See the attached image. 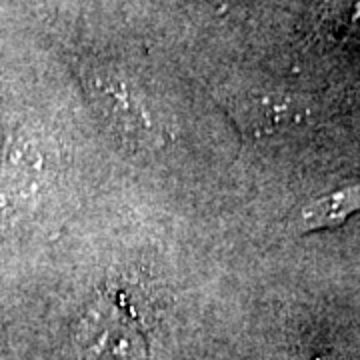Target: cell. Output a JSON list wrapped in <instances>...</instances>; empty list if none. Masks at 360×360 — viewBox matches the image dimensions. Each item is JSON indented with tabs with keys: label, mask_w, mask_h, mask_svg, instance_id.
I'll return each mask as SVG.
<instances>
[{
	"label": "cell",
	"mask_w": 360,
	"mask_h": 360,
	"mask_svg": "<svg viewBox=\"0 0 360 360\" xmlns=\"http://www.w3.org/2000/svg\"><path fill=\"white\" fill-rule=\"evenodd\" d=\"M82 78L89 89L90 98L98 106L104 118L112 124V129L120 132L122 139L136 144L153 142L156 130L150 122L148 110L134 94L129 80L104 66L86 68Z\"/></svg>",
	"instance_id": "cell-1"
},
{
	"label": "cell",
	"mask_w": 360,
	"mask_h": 360,
	"mask_svg": "<svg viewBox=\"0 0 360 360\" xmlns=\"http://www.w3.org/2000/svg\"><path fill=\"white\" fill-rule=\"evenodd\" d=\"M229 108L240 127L255 134L286 129L304 112L295 96L278 92H246L243 96H231Z\"/></svg>",
	"instance_id": "cell-2"
},
{
	"label": "cell",
	"mask_w": 360,
	"mask_h": 360,
	"mask_svg": "<svg viewBox=\"0 0 360 360\" xmlns=\"http://www.w3.org/2000/svg\"><path fill=\"white\" fill-rule=\"evenodd\" d=\"M359 210L360 184H352L302 206L295 220V231L314 232L322 229H335Z\"/></svg>",
	"instance_id": "cell-3"
},
{
	"label": "cell",
	"mask_w": 360,
	"mask_h": 360,
	"mask_svg": "<svg viewBox=\"0 0 360 360\" xmlns=\"http://www.w3.org/2000/svg\"><path fill=\"white\" fill-rule=\"evenodd\" d=\"M326 18L338 32H360V0H326Z\"/></svg>",
	"instance_id": "cell-4"
}]
</instances>
